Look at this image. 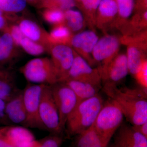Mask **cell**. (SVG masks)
Returning <instances> with one entry per match:
<instances>
[{
    "mask_svg": "<svg viewBox=\"0 0 147 147\" xmlns=\"http://www.w3.org/2000/svg\"><path fill=\"white\" fill-rule=\"evenodd\" d=\"M103 91L117 102L124 116L132 125L147 122V92L142 88H119L117 86L103 85Z\"/></svg>",
    "mask_w": 147,
    "mask_h": 147,
    "instance_id": "1",
    "label": "cell"
},
{
    "mask_svg": "<svg viewBox=\"0 0 147 147\" xmlns=\"http://www.w3.org/2000/svg\"><path fill=\"white\" fill-rule=\"evenodd\" d=\"M104 102L99 94L78 102L67 120L66 126L69 135H77L92 126Z\"/></svg>",
    "mask_w": 147,
    "mask_h": 147,
    "instance_id": "2",
    "label": "cell"
},
{
    "mask_svg": "<svg viewBox=\"0 0 147 147\" xmlns=\"http://www.w3.org/2000/svg\"><path fill=\"white\" fill-rule=\"evenodd\" d=\"M124 117L119 106L115 100L110 98L104 102L93 126L107 146L122 124Z\"/></svg>",
    "mask_w": 147,
    "mask_h": 147,
    "instance_id": "3",
    "label": "cell"
},
{
    "mask_svg": "<svg viewBox=\"0 0 147 147\" xmlns=\"http://www.w3.org/2000/svg\"><path fill=\"white\" fill-rule=\"evenodd\" d=\"M21 71L28 81L32 83L51 86L58 82L51 60L47 58L29 61Z\"/></svg>",
    "mask_w": 147,
    "mask_h": 147,
    "instance_id": "4",
    "label": "cell"
},
{
    "mask_svg": "<svg viewBox=\"0 0 147 147\" xmlns=\"http://www.w3.org/2000/svg\"><path fill=\"white\" fill-rule=\"evenodd\" d=\"M39 114L40 118L45 129L53 134L61 135L63 131L60 125L59 113L50 86L45 85L42 90Z\"/></svg>",
    "mask_w": 147,
    "mask_h": 147,
    "instance_id": "5",
    "label": "cell"
},
{
    "mask_svg": "<svg viewBox=\"0 0 147 147\" xmlns=\"http://www.w3.org/2000/svg\"><path fill=\"white\" fill-rule=\"evenodd\" d=\"M50 87L59 113L60 125L63 131L68 116L78 103V98L72 90L64 83L58 82Z\"/></svg>",
    "mask_w": 147,
    "mask_h": 147,
    "instance_id": "6",
    "label": "cell"
},
{
    "mask_svg": "<svg viewBox=\"0 0 147 147\" xmlns=\"http://www.w3.org/2000/svg\"><path fill=\"white\" fill-rule=\"evenodd\" d=\"M45 84L30 85L23 91V99L27 114L26 126L45 129L39 117L40 102Z\"/></svg>",
    "mask_w": 147,
    "mask_h": 147,
    "instance_id": "7",
    "label": "cell"
},
{
    "mask_svg": "<svg viewBox=\"0 0 147 147\" xmlns=\"http://www.w3.org/2000/svg\"><path fill=\"white\" fill-rule=\"evenodd\" d=\"M68 80L86 82L101 87L102 78L100 69L93 68L75 51L72 65L65 78L61 82Z\"/></svg>",
    "mask_w": 147,
    "mask_h": 147,
    "instance_id": "8",
    "label": "cell"
},
{
    "mask_svg": "<svg viewBox=\"0 0 147 147\" xmlns=\"http://www.w3.org/2000/svg\"><path fill=\"white\" fill-rule=\"evenodd\" d=\"M51 62L58 82L63 81L68 73L74 57V51L69 45L55 44L50 47Z\"/></svg>",
    "mask_w": 147,
    "mask_h": 147,
    "instance_id": "9",
    "label": "cell"
},
{
    "mask_svg": "<svg viewBox=\"0 0 147 147\" xmlns=\"http://www.w3.org/2000/svg\"><path fill=\"white\" fill-rule=\"evenodd\" d=\"M120 42L117 36L110 35L98 39L93 50L92 57L95 62L102 63L98 67L100 72L118 55Z\"/></svg>",
    "mask_w": 147,
    "mask_h": 147,
    "instance_id": "10",
    "label": "cell"
},
{
    "mask_svg": "<svg viewBox=\"0 0 147 147\" xmlns=\"http://www.w3.org/2000/svg\"><path fill=\"white\" fill-rule=\"evenodd\" d=\"M98 40L97 34L92 30L84 31L72 36L70 46L93 67L95 62L92 57V53Z\"/></svg>",
    "mask_w": 147,
    "mask_h": 147,
    "instance_id": "11",
    "label": "cell"
},
{
    "mask_svg": "<svg viewBox=\"0 0 147 147\" xmlns=\"http://www.w3.org/2000/svg\"><path fill=\"white\" fill-rule=\"evenodd\" d=\"M129 73L126 55L118 54L101 71L102 82L104 85L117 86Z\"/></svg>",
    "mask_w": 147,
    "mask_h": 147,
    "instance_id": "12",
    "label": "cell"
},
{
    "mask_svg": "<svg viewBox=\"0 0 147 147\" xmlns=\"http://www.w3.org/2000/svg\"><path fill=\"white\" fill-rule=\"evenodd\" d=\"M114 136L112 147H147V138L131 125L122 124Z\"/></svg>",
    "mask_w": 147,
    "mask_h": 147,
    "instance_id": "13",
    "label": "cell"
},
{
    "mask_svg": "<svg viewBox=\"0 0 147 147\" xmlns=\"http://www.w3.org/2000/svg\"><path fill=\"white\" fill-rule=\"evenodd\" d=\"M3 136L13 147H38L40 144L36 141L33 134L24 127L8 126L0 128Z\"/></svg>",
    "mask_w": 147,
    "mask_h": 147,
    "instance_id": "14",
    "label": "cell"
},
{
    "mask_svg": "<svg viewBox=\"0 0 147 147\" xmlns=\"http://www.w3.org/2000/svg\"><path fill=\"white\" fill-rule=\"evenodd\" d=\"M127 58L128 64L129 72L134 76L138 72L147 60L143 53V49L146 47L140 39H129L127 38Z\"/></svg>",
    "mask_w": 147,
    "mask_h": 147,
    "instance_id": "15",
    "label": "cell"
},
{
    "mask_svg": "<svg viewBox=\"0 0 147 147\" xmlns=\"http://www.w3.org/2000/svg\"><path fill=\"white\" fill-rule=\"evenodd\" d=\"M5 114L13 123L26 126L27 114L23 99V92L19 91L5 105Z\"/></svg>",
    "mask_w": 147,
    "mask_h": 147,
    "instance_id": "16",
    "label": "cell"
},
{
    "mask_svg": "<svg viewBox=\"0 0 147 147\" xmlns=\"http://www.w3.org/2000/svg\"><path fill=\"white\" fill-rule=\"evenodd\" d=\"M96 12L95 25L100 29L106 28L113 22L118 14L116 0H101Z\"/></svg>",
    "mask_w": 147,
    "mask_h": 147,
    "instance_id": "17",
    "label": "cell"
},
{
    "mask_svg": "<svg viewBox=\"0 0 147 147\" xmlns=\"http://www.w3.org/2000/svg\"><path fill=\"white\" fill-rule=\"evenodd\" d=\"M19 27L25 37L42 44L50 50L52 45L48 40V34L44 32L36 23L31 20L24 19L20 21Z\"/></svg>",
    "mask_w": 147,
    "mask_h": 147,
    "instance_id": "18",
    "label": "cell"
},
{
    "mask_svg": "<svg viewBox=\"0 0 147 147\" xmlns=\"http://www.w3.org/2000/svg\"><path fill=\"white\" fill-rule=\"evenodd\" d=\"M61 83H64L72 90L78 98V102L98 94L101 88L90 83L76 80H67Z\"/></svg>",
    "mask_w": 147,
    "mask_h": 147,
    "instance_id": "19",
    "label": "cell"
},
{
    "mask_svg": "<svg viewBox=\"0 0 147 147\" xmlns=\"http://www.w3.org/2000/svg\"><path fill=\"white\" fill-rule=\"evenodd\" d=\"M77 136L75 141L76 147H107L108 146L95 129L93 124Z\"/></svg>",
    "mask_w": 147,
    "mask_h": 147,
    "instance_id": "20",
    "label": "cell"
},
{
    "mask_svg": "<svg viewBox=\"0 0 147 147\" xmlns=\"http://www.w3.org/2000/svg\"><path fill=\"white\" fill-rule=\"evenodd\" d=\"M71 31L64 24L57 25L48 34V40L50 45L64 44L70 46L72 37Z\"/></svg>",
    "mask_w": 147,
    "mask_h": 147,
    "instance_id": "21",
    "label": "cell"
},
{
    "mask_svg": "<svg viewBox=\"0 0 147 147\" xmlns=\"http://www.w3.org/2000/svg\"><path fill=\"white\" fill-rule=\"evenodd\" d=\"M64 24L71 32L79 31L84 28L85 20L84 15L79 11L69 9L65 11Z\"/></svg>",
    "mask_w": 147,
    "mask_h": 147,
    "instance_id": "22",
    "label": "cell"
},
{
    "mask_svg": "<svg viewBox=\"0 0 147 147\" xmlns=\"http://www.w3.org/2000/svg\"><path fill=\"white\" fill-rule=\"evenodd\" d=\"M19 92L11 76L6 80L0 79V99L8 101Z\"/></svg>",
    "mask_w": 147,
    "mask_h": 147,
    "instance_id": "23",
    "label": "cell"
},
{
    "mask_svg": "<svg viewBox=\"0 0 147 147\" xmlns=\"http://www.w3.org/2000/svg\"><path fill=\"white\" fill-rule=\"evenodd\" d=\"M13 39L9 32L0 38V61L7 59L14 52Z\"/></svg>",
    "mask_w": 147,
    "mask_h": 147,
    "instance_id": "24",
    "label": "cell"
},
{
    "mask_svg": "<svg viewBox=\"0 0 147 147\" xmlns=\"http://www.w3.org/2000/svg\"><path fill=\"white\" fill-rule=\"evenodd\" d=\"M82 3V6L90 25H95L96 12L98 7L101 0H79Z\"/></svg>",
    "mask_w": 147,
    "mask_h": 147,
    "instance_id": "25",
    "label": "cell"
},
{
    "mask_svg": "<svg viewBox=\"0 0 147 147\" xmlns=\"http://www.w3.org/2000/svg\"><path fill=\"white\" fill-rule=\"evenodd\" d=\"M20 45L26 52L30 55L38 56L43 54L47 47L25 37L21 40Z\"/></svg>",
    "mask_w": 147,
    "mask_h": 147,
    "instance_id": "26",
    "label": "cell"
},
{
    "mask_svg": "<svg viewBox=\"0 0 147 147\" xmlns=\"http://www.w3.org/2000/svg\"><path fill=\"white\" fill-rule=\"evenodd\" d=\"M41 5L47 9L63 11L71 9L75 5V0H40Z\"/></svg>",
    "mask_w": 147,
    "mask_h": 147,
    "instance_id": "27",
    "label": "cell"
},
{
    "mask_svg": "<svg viewBox=\"0 0 147 147\" xmlns=\"http://www.w3.org/2000/svg\"><path fill=\"white\" fill-rule=\"evenodd\" d=\"M42 16L45 21L56 26L64 23V13L60 9H47L43 11Z\"/></svg>",
    "mask_w": 147,
    "mask_h": 147,
    "instance_id": "28",
    "label": "cell"
},
{
    "mask_svg": "<svg viewBox=\"0 0 147 147\" xmlns=\"http://www.w3.org/2000/svg\"><path fill=\"white\" fill-rule=\"evenodd\" d=\"M27 0H0V9L9 12H18L24 10Z\"/></svg>",
    "mask_w": 147,
    "mask_h": 147,
    "instance_id": "29",
    "label": "cell"
},
{
    "mask_svg": "<svg viewBox=\"0 0 147 147\" xmlns=\"http://www.w3.org/2000/svg\"><path fill=\"white\" fill-rule=\"evenodd\" d=\"M118 14L123 19H127L132 13L134 7V0H116Z\"/></svg>",
    "mask_w": 147,
    "mask_h": 147,
    "instance_id": "30",
    "label": "cell"
},
{
    "mask_svg": "<svg viewBox=\"0 0 147 147\" xmlns=\"http://www.w3.org/2000/svg\"><path fill=\"white\" fill-rule=\"evenodd\" d=\"M141 88L147 90V61L143 63L141 68L134 76Z\"/></svg>",
    "mask_w": 147,
    "mask_h": 147,
    "instance_id": "31",
    "label": "cell"
},
{
    "mask_svg": "<svg viewBox=\"0 0 147 147\" xmlns=\"http://www.w3.org/2000/svg\"><path fill=\"white\" fill-rule=\"evenodd\" d=\"M39 142L41 147H61L63 139L61 135L53 134V136L46 137Z\"/></svg>",
    "mask_w": 147,
    "mask_h": 147,
    "instance_id": "32",
    "label": "cell"
},
{
    "mask_svg": "<svg viewBox=\"0 0 147 147\" xmlns=\"http://www.w3.org/2000/svg\"><path fill=\"white\" fill-rule=\"evenodd\" d=\"M9 32L14 44L17 46L20 45L21 40L25 36L21 32L19 26L16 25L11 26Z\"/></svg>",
    "mask_w": 147,
    "mask_h": 147,
    "instance_id": "33",
    "label": "cell"
},
{
    "mask_svg": "<svg viewBox=\"0 0 147 147\" xmlns=\"http://www.w3.org/2000/svg\"><path fill=\"white\" fill-rule=\"evenodd\" d=\"M132 126L134 129L147 138V122L139 125Z\"/></svg>",
    "mask_w": 147,
    "mask_h": 147,
    "instance_id": "34",
    "label": "cell"
},
{
    "mask_svg": "<svg viewBox=\"0 0 147 147\" xmlns=\"http://www.w3.org/2000/svg\"><path fill=\"white\" fill-rule=\"evenodd\" d=\"M5 101L0 99V119L6 117L5 111Z\"/></svg>",
    "mask_w": 147,
    "mask_h": 147,
    "instance_id": "35",
    "label": "cell"
},
{
    "mask_svg": "<svg viewBox=\"0 0 147 147\" xmlns=\"http://www.w3.org/2000/svg\"><path fill=\"white\" fill-rule=\"evenodd\" d=\"M0 147H13L5 139L0 130Z\"/></svg>",
    "mask_w": 147,
    "mask_h": 147,
    "instance_id": "36",
    "label": "cell"
},
{
    "mask_svg": "<svg viewBox=\"0 0 147 147\" xmlns=\"http://www.w3.org/2000/svg\"><path fill=\"white\" fill-rule=\"evenodd\" d=\"M5 24V22L4 19L2 16L0 15V29L4 27Z\"/></svg>",
    "mask_w": 147,
    "mask_h": 147,
    "instance_id": "37",
    "label": "cell"
},
{
    "mask_svg": "<svg viewBox=\"0 0 147 147\" xmlns=\"http://www.w3.org/2000/svg\"><path fill=\"white\" fill-rule=\"evenodd\" d=\"M28 1L30 2L34 3L37 0H28Z\"/></svg>",
    "mask_w": 147,
    "mask_h": 147,
    "instance_id": "38",
    "label": "cell"
},
{
    "mask_svg": "<svg viewBox=\"0 0 147 147\" xmlns=\"http://www.w3.org/2000/svg\"><path fill=\"white\" fill-rule=\"evenodd\" d=\"M1 10H0V15H1Z\"/></svg>",
    "mask_w": 147,
    "mask_h": 147,
    "instance_id": "39",
    "label": "cell"
},
{
    "mask_svg": "<svg viewBox=\"0 0 147 147\" xmlns=\"http://www.w3.org/2000/svg\"><path fill=\"white\" fill-rule=\"evenodd\" d=\"M41 147V146H40H40H39V147Z\"/></svg>",
    "mask_w": 147,
    "mask_h": 147,
    "instance_id": "40",
    "label": "cell"
}]
</instances>
